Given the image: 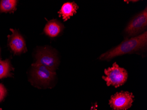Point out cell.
<instances>
[{"label": "cell", "mask_w": 147, "mask_h": 110, "mask_svg": "<svg viewBox=\"0 0 147 110\" xmlns=\"http://www.w3.org/2000/svg\"><path fill=\"white\" fill-rule=\"evenodd\" d=\"M147 44V32H144L136 37L125 40L119 45L102 54L99 59L109 61L118 56L131 54L144 49Z\"/></svg>", "instance_id": "obj_1"}, {"label": "cell", "mask_w": 147, "mask_h": 110, "mask_svg": "<svg viewBox=\"0 0 147 110\" xmlns=\"http://www.w3.org/2000/svg\"><path fill=\"white\" fill-rule=\"evenodd\" d=\"M30 77L31 83L35 86L50 88L55 83L57 73L41 64L34 63L31 65Z\"/></svg>", "instance_id": "obj_2"}, {"label": "cell", "mask_w": 147, "mask_h": 110, "mask_svg": "<svg viewBox=\"0 0 147 110\" xmlns=\"http://www.w3.org/2000/svg\"><path fill=\"white\" fill-rule=\"evenodd\" d=\"M104 73L106 76H103L102 78L108 86H121L126 82L128 78L127 71L120 67L116 62L113 63L112 67L105 69Z\"/></svg>", "instance_id": "obj_3"}, {"label": "cell", "mask_w": 147, "mask_h": 110, "mask_svg": "<svg viewBox=\"0 0 147 110\" xmlns=\"http://www.w3.org/2000/svg\"><path fill=\"white\" fill-rule=\"evenodd\" d=\"M35 59V63L41 64L52 72H56L59 65V59L57 54L47 47L39 50L36 53Z\"/></svg>", "instance_id": "obj_4"}, {"label": "cell", "mask_w": 147, "mask_h": 110, "mask_svg": "<svg viewBox=\"0 0 147 110\" xmlns=\"http://www.w3.org/2000/svg\"><path fill=\"white\" fill-rule=\"evenodd\" d=\"M147 26V8L146 7L144 10L130 20L125 27L124 32L128 37H136L144 31Z\"/></svg>", "instance_id": "obj_5"}, {"label": "cell", "mask_w": 147, "mask_h": 110, "mask_svg": "<svg viewBox=\"0 0 147 110\" xmlns=\"http://www.w3.org/2000/svg\"><path fill=\"white\" fill-rule=\"evenodd\" d=\"M134 99L132 92L122 91L111 96L109 105L114 110H127L132 107Z\"/></svg>", "instance_id": "obj_6"}, {"label": "cell", "mask_w": 147, "mask_h": 110, "mask_svg": "<svg viewBox=\"0 0 147 110\" xmlns=\"http://www.w3.org/2000/svg\"><path fill=\"white\" fill-rule=\"evenodd\" d=\"M10 31L12 34L8 36V43L11 51L16 54L25 53L27 49L23 36L16 30L10 29Z\"/></svg>", "instance_id": "obj_7"}, {"label": "cell", "mask_w": 147, "mask_h": 110, "mask_svg": "<svg viewBox=\"0 0 147 110\" xmlns=\"http://www.w3.org/2000/svg\"><path fill=\"white\" fill-rule=\"evenodd\" d=\"M64 26L57 20H52L46 24L44 30L46 35L54 38L61 32Z\"/></svg>", "instance_id": "obj_8"}, {"label": "cell", "mask_w": 147, "mask_h": 110, "mask_svg": "<svg viewBox=\"0 0 147 110\" xmlns=\"http://www.w3.org/2000/svg\"><path fill=\"white\" fill-rule=\"evenodd\" d=\"M78 6L75 2L64 3L58 11L59 17H62L64 21H67L77 13Z\"/></svg>", "instance_id": "obj_9"}, {"label": "cell", "mask_w": 147, "mask_h": 110, "mask_svg": "<svg viewBox=\"0 0 147 110\" xmlns=\"http://www.w3.org/2000/svg\"><path fill=\"white\" fill-rule=\"evenodd\" d=\"M17 1L15 0H2L0 3V11L8 12L15 9Z\"/></svg>", "instance_id": "obj_10"}, {"label": "cell", "mask_w": 147, "mask_h": 110, "mask_svg": "<svg viewBox=\"0 0 147 110\" xmlns=\"http://www.w3.org/2000/svg\"><path fill=\"white\" fill-rule=\"evenodd\" d=\"M10 63L8 60H0V79L10 75Z\"/></svg>", "instance_id": "obj_11"}, {"label": "cell", "mask_w": 147, "mask_h": 110, "mask_svg": "<svg viewBox=\"0 0 147 110\" xmlns=\"http://www.w3.org/2000/svg\"><path fill=\"white\" fill-rule=\"evenodd\" d=\"M6 94V89L2 84L0 83V102L4 99Z\"/></svg>", "instance_id": "obj_12"}]
</instances>
